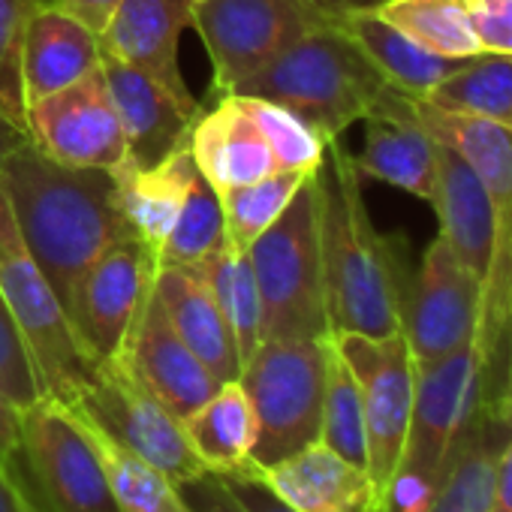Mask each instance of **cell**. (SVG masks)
<instances>
[{
  "label": "cell",
  "instance_id": "6da1fadb",
  "mask_svg": "<svg viewBox=\"0 0 512 512\" xmlns=\"http://www.w3.org/2000/svg\"><path fill=\"white\" fill-rule=\"evenodd\" d=\"M16 229L64 308L85 269L127 232L118 211L115 172L55 163L22 142L0 166Z\"/></svg>",
  "mask_w": 512,
  "mask_h": 512
},
{
  "label": "cell",
  "instance_id": "7a4b0ae2",
  "mask_svg": "<svg viewBox=\"0 0 512 512\" xmlns=\"http://www.w3.org/2000/svg\"><path fill=\"white\" fill-rule=\"evenodd\" d=\"M320 253L332 335H398L410 272L401 247L374 226L341 139L329 142L320 169Z\"/></svg>",
  "mask_w": 512,
  "mask_h": 512
},
{
  "label": "cell",
  "instance_id": "3957f363",
  "mask_svg": "<svg viewBox=\"0 0 512 512\" xmlns=\"http://www.w3.org/2000/svg\"><path fill=\"white\" fill-rule=\"evenodd\" d=\"M482 401H491V374L479 338L443 359L416 365L410 425L380 512L428 509L446 461Z\"/></svg>",
  "mask_w": 512,
  "mask_h": 512
},
{
  "label": "cell",
  "instance_id": "277c9868",
  "mask_svg": "<svg viewBox=\"0 0 512 512\" xmlns=\"http://www.w3.org/2000/svg\"><path fill=\"white\" fill-rule=\"evenodd\" d=\"M389 88L377 67L329 22L247 79L235 94L272 100L332 142L368 118Z\"/></svg>",
  "mask_w": 512,
  "mask_h": 512
},
{
  "label": "cell",
  "instance_id": "5b68a950",
  "mask_svg": "<svg viewBox=\"0 0 512 512\" xmlns=\"http://www.w3.org/2000/svg\"><path fill=\"white\" fill-rule=\"evenodd\" d=\"M320 169L299 184L284 214L247 247L263 305V341H323L332 335L320 253Z\"/></svg>",
  "mask_w": 512,
  "mask_h": 512
},
{
  "label": "cell",
  "instance_id": "8992f818",
  "mask_svg": "<svg viewBox=\"0 0 512 512\" xmlns=\"http://www.w3.org/2000/svg\"><path fill=\"white\" fill-rule=\"evenodd\" d=\"M329 338H269L241 365L238 383L256 413L253 467H269L320 440Z\"/></svg>",
  "mask_w": 512,
  "mask_h": 512
},
{
  "label": "cell",
  "instance_id": "52a82bcc",
  "mask_svg": "<svg viewBox=\"0 0 512 512\" xmlns=\"http://www.w3.org/2000/svg\"><path fill=\"white\" fill-rule=\"evenodd\" d=\"M0 293L28 344L43 395L67 401L97 365L82 350L61 296L28 253L4 187H0Z\"/></svg>",
  "mask_w": 512,
  "mask_h": 512
},
{
  "label": "cell",
  "instance_id": "ba28073f",
  "mask_svg": "<svg viewBox=\"0 0 512 512\" xmlns=\"http://www.w3.org/2000/svg\"><path fill=\"white\" fill-rule=\"evenodd\" d=\"M332 16L305 0H199L196 34L211 61V94H235L247 79L278 61L287 49L326 28Z\"/></svg>",
  "mask_w": 512,
  "mask_h": 512
},
{
  "label": "cell",
  "instance_id": "9c48e42d",
  "mask_svg": "<svg viewBox=\"0 0 512 512\" xmlns=\"http://www.w3.org/2000/svg\"><path fill=\"white\" fill-rule=\"evenodd\" d=\"M61 404L163 470L172 482H184L205 470L187 440L184 422L142 383H136L121 362L97 365Z\"/></svg>",
  "mask_w": 512,
  "mask_h": 512
},
{
  "label": "cell",
  "instance_id": "30bf717a",
  "mask_svg": "<svg viewBox=\"0 0 512 512\" xmlns=\"http://www.w3.org/2000/svg\"><path fill=\"white\" fill-rule=\"evenodd\" d=\"M157 253L124 235L85 269L67 299L73 332L94 365L121 362L130 332L154 290Z\"/></svg>",
  "mask_w": 512,
  "mask_h": 512
},
{
  "label": "cell",
  "instance_id": "8fae6325",
  "mask_svg": "<svg viewBox=\"0 0 512 512\" xmlns=\"http://www.w3.org/2000/svg\"><path fill=\"white\" fill-rule=\"evenodd\" d=\"M22 452L52 512H121L85 425L58 398L43 395L25 410Z\"/></svg>",
  "mask_w": 512,
  "mask_h": 512
},
{
  "label": "cell",
  "instance_id": "7c38bea8",
  "mask_svg": "<svg viewBox=\"0 0 512 512\" xmlns=\"http://www.w3.org/2000/svg\"><path fill=\"white\" fill-rule=\"evenodd\" d=\"M332 341L341 359L347 362V368L353 371L362 395L365 434H368V476L383 506L410 425L416 362L401 332L389 338L332 335Z\"/></svg>",
  "mask_w": 512,
  "mask_h": 512
},
{
  "label": "cell",
  "instance_id": "4fadbf2b",
  "mask_svg": "<svg viewBox=\"0 0 512 512\" xmlns=\"http://www.w3.org/2000/svg\"><path fill=\"white\" fill-rule=\"evenodd\" d=\"M482 284L437 235L401 299V335L416 365L443 359L479 335Z\"/></svg>",
  "mask_w": 512,
  "mask_h": 512
},
{
  "label": "cell",
  "instance_id": "5bb4252c",
  "mask_svg": "<svg viewBox=\"0 0 512 512\" xmlns=\"http://www.w3.org/2000/svg\"><path fill=\"white\" fill-rule=\"evenodd\" d=\"M28 142L64 166L109 172L124 166L127 139L103 67L31 103Z\"/></svg>",
  "mask_w": 512,
  "mask_h": 512
},
{
  "label": "cell",
  "instance_id": "9a60e30c",
  "mask_svg": "<svg viewBox=\"0 0 512 512\" xmlns=\"http://www.w3.org/2000/svg\"><path fill=\"white\" fill-rule=\"evenodd\" d=\"M121 365L181 422L196 407H202L220 386V380L181 341L154 290L130 332Z\"/></svg>",
  "mask_w": 512,
  "mask_h": 512
},
{
  "label": "cell",
  "instance_id": "2e32d148",
  "mask_svg": "<svg viewBox=\"0 0 512 512\" xmlns=\"http://www.w3.org/2000/svg\"><path fill=\"white\" fill-rule=\"evenodd\" d=\"M193 22V0H121L109 16L100 49L145 73L184 103H199L178 67L181 34Z\"/></svg>",
  "mask_w": 512,
  "mask_h": 512
},
{
  "label": "cell",
  "instance_id": "e0dca14e",
  "mask_svg": "<svg viewBox=\"0 0 512 512\" xmlns=\"http://www.w3.org/2000/svg\"><path fill=\"white\" fill-rule=\"evenodd\" d=\"M362 124L365 148L353 157L356 172L431 202L437 181V139L416 118L413 97L389 88Z\"/></svg>",
  "mask_w": 512,
  "mask_h": 512
},
{
  "label": "cell",
  "instance_id": "ac0fdd59",
  "mask_svg": "<svg viewBox=\"0 0 512 512\" xmlns=\"http://www.w3.org/2000/svg\"><path fill=\"white\" fill-rule=\"evenodd\" d=\"M100 67L106 73V82H109L121 127H124L127 163L154 166L172 151L187 145L190 130L202 112L199 103L178 100L163 85L121 64L118 58L100 55Z\"/></svg>",
  "mask_w": 512,
  "mask_h": 512
},
{
  "label": "cell",
  "instance_id": "d6986e66",
  "mask_svg": "<svg viewBox=\"0 0 512 512\" xmlns=\"http://www.w3.org/2000/svg\"><path fill=\"white\" fill-rule=\"evenodd\" d=\"M187 148L196 169L217 193L281 172L238 94H217L214 103L199 112Z\"/></svg>",
  "mask_w": 512,
  "mask_h": 512
},
{
  "label": "cell",
  "instance_id": "ffe728a7",
  "mask_svg": "<svg viewBox=\"0 0 512 512\" xmlns=\"http://www.w3.org/2000/svg\"><path fill=\"white\" fill-rule=\"evenodd\" d=\"M256 473L296 512H380L368 470L320 440Z\"/></svg>",
  "mask_w": 512,
  "mask_h": 512
},
{
  "label": "cell",
  "instance_id": "44dd1931",
  "mask_svg": "<svg viewBox=\"0 0 512 512\" xmlns=\"http://www.w3.org/2000/svg\"><path fill=\"white\" fill-rule=\"evenodd\" d=\"M100 34L58 0H37L25 34V97L28 106L79 82L100 67Z\"/></svg>",
  "mask_w": 512,
  "mask_h": 512
},
{
  "label": "cell",
  "instance_id": "7402d4cb",
  "mask_svg": "<svg viewBox=\"0 0 512 512\" xmlns=\"http://www.w3.org/2000/svg\"><path fill=\"white\" fill-rule=\"evenodd\" d=\"M440 220V238L461 266L482 284L494 256V205L479 175L446 145L437 142V181L428 202Z\"/></svg>",
  "mask_w": 512,
  "mask_h": 512
},
{
  "label": "cell",
  "instance_id": "603a6c76",
  "mask_svg": "<svg viewBox=\"0 0 512 512\" xmlns=\"http://www.w3.org/2000/svg\"><path fill=\"white\" fill-rule=\"evenodd\" d=\"M154 293L181 335V341L199 356V362L220 380H238L241 356L232 329L217 308L202 272L196 266H157Z\"/></svg>",
  "mask_w": 512,
  "mask_h": 512
},
{
  "label": "cell",
  "instance_id": "cb8c5ba5",
  "mask_svg": "<svg viewBox=\"0 0 512 512\" xmlns=\"http://www.w3.org/2000/svg\"><path fill=\"white\" fill-rule=\"evenodd\" d=\"M199 169L190 157V148H178L154 166L124 163L115 169L118 211L133 238L145 241L154 253L169 235L190 184Z\"/></svg>",
  "mask_w": 512,
  "mask_h": 512
},
{
  "label": "cell",
  "instance_id": "d4e9b609",
  "mask_svg": "<svg viewBox=\"0 0 512 512\" xmlns=\"http://www.w3.org/2000/svg\"><path fill=\"white\" fill-rule=\"evenodd\" d=\"M332 25L377 67V73L413 100H425L446 76H452L464 61L440 58L407 34L383 22L374 10H353L335 16Z\"/></svg>",
  "mask_w": 512,
  "mask_h": 512
},
{
  "label": "cell",
  "instance_id": "484cf974",
  "mask_svg": "<svg viewBox=\"0 0 512 512\" xmlns=\"http://www.w3.org/2000/svg\"><path fill=\"white\" fill-rule=\"evenodd\" d=\"M512 431L503 425L491 401H482L464 434L458 437L434 500L425 512H488L497 455Z\"/></svg>",
  "mask_w": 512,
  "mask_h": 512
},
{
  "label": "cell",
  "instance_id": "4316f807",
  "mask_svg": "<svg viewBox=\"0 0 512 512\" xmlns=\"http://www.w3.org/2000/svg\"><path fill=\"white\" fill-rule=\"evenodd\" d=\"M187 440L205 470L220 476L253 467L256 413L238 380H226L217 392L184 419Z\"/></svg>",
  "mask_w": 512,
  "mask_h": 512
},
{
  "label": "cell",
  "instance_id": "83f0119b",
  "mask_svg": "<svg viewBox=\"0 0 512 512\" xmlns=\"http://www.w3.org/2000/svg\"><path fill=\"white\" fill-rule=\"evenodd\" d=\"M196 269L202 272L217 308L223 311L244 365L253 350L263 344V305L247 250L226 238L202 263H196Z\"/></svg>",
  "mask_w": 512,
  "mask_h": 512
},
{
  "label": "cell",
  "instance_id": "f1b7e54d",
  "mask_svg": "<svg viewBox=\"0 0 512 512\" xmlns=\"http://www.w3.org/2000/svg\"><path fill=\"white\" fill-rule=\"evenodd\" d=\"M371 10L440 58L473 61L482 55L470 25L467 0H380Z\"/></svg>",
  "mask_w": 512,
  "mask_h": 512
},
{
  "label": "cell",
  "instance_id": "f546056e",
  "mask_svg": "<svg viewBox=\"0 0 512 512\" xmlns=\"http://www.w3.org/2000/svg\"><path fill=\"white\" fill-rule=\"evenodd\" d=\"M425 103L512 130V58L479 55L446 76Z\"/></svg>",
  "mask_w": 512,
  "mask_h": 512
},
{
  "label": "cell",
  "instance_id": "4dcf8cb0",
  "mask_svg": "<svg viewBox=\"0 0 512 512\" xmlns=\"http://www.w3.org/2000/svg\"><path fill=\"white\" fill-rule=\"evenodd\" d=\"M76 419L85 425V431L97 449L100 467L109 479V488H112L121 512H187L175 491V482L163 470H157L136 452L124 449L121 443H115L109 434H103L97 425L85 422L82 416H76Z\"/></svg>",
  "mask_w": 512,
  "mask_h": 512
},
{
  "label": "cell",
  "instance_id": "1f68e13d",
  "mask_svg": "<svg viewBox=\"0 0 512 512\" xmlns=\"http://www.w3.org/2000/svg\"><path fill=\"white\" fill-rule=\"evenodd\" d=\"M223 241H226V220H223L220 196L199 172L187 190V199L169 235L157 247V266H196Z\"/></svg>",
  "mask_w": 512,
  "mask_h": 512
},
{
  "label": "cell",
  "instance_id": "d6a6232c",
  "mask_svg": "<svg viewBox=\"0 0 512 512\" xmlns=\"http://www.w3.org/2000/svg\"><path fill=\"white\" fill-rule=\"evenodd\" d=\"M320 443H326L341 458L368 470V434H365L362 395H359L353 371L341 359L332 338H329V356H326V395H323Z\"/></svg>",
  "mask_w": 512,
  "mask_h": 512
},
{
  "label": "cell",
  "instance_id": "836d02e7",
  "mask_svg": "<svg viewBox=\"0 0 512 512\" xmlns=\"http://www.w3.org/2000/svg\"><path fill=\"white\" fill-rule=\"evenodd\" d=\"M308 175L299 172H272L266 178H256L241 187L220 190L223 220H226V238L238 247H250V241L260 238L290 205L299 184Z\"/></svg>",
  "mask_w": 512,
  "mask_h": 512
},
{
  "label": "cell",
  "instance_id": "e575fe53",
  "mask_svg": "<svg viewBox=\"0 0 512 512\" xmlns=\"http://www.w3.org/2000/svg\"><path fill=\"white\" fill-rule=\"evenodd\" d=\"M238 97L244 109L250 112V118L256 121V127H260L263 139L269 142L281 172L311 175L326 163L329 142L314 127H308L299 115L263 97H247V94H238Z\"/></svg>",
  "mask_w": 512,
  "mask_h": 512
},
{
  "label": "cell",
  "instance_id": "d590c367",
  "mask_svg": "<svg viewBox=\"0 0 512 512\" xmlns=\"http://www.w3.org/2000/svg\"><path fill=\"white\" fill-rule=\"evenodd\" d=\"M37 0H0V118L28 136L25 34Z\"/></svg>",
  "mask_w": 512,
  "mask_h": 512
},
{
  "label": "cell",
  "instance_id": "8d00e7d4",
  "mask_svg": "<svg viewBox=\"0 0 512 512\" xmlns=\"http://www.w3.org/2000/svg\"><path fill=\"white\" fill-rule=\"evenodd\" d=\"M0 389L19 407H31L43 398V383L28 353V344L10 314V305L0 293Z\"/></svg>",
  "mask_w": 512,
  "mask_h": 512
},
{
  "label": "cell",
  "instance_id": "74e56055",
  "mask_svg": "<svg viewBox=\"0 0 512 512\" xmlns=\"http://www.w3.org/2000/svg\"><path fill=\"white\" fill-rule=\"evenodd\" d=\"M467 13L482 55L512 58V0H467Z\"/></svg>",
  "mask_w": 512,
  "mask_h": 512
},
{
  "label": "cell",
  "instance_id": "f35d334b",
  "mask_svg": "<svg viewBox=\"0 0 512 512\" xmlns=\"http://www.w3.org/2000/svg\"><path fill=\"white\" fill-rule=\"evenodd\" d=\"M175 491L187 512H250L214 470H202L184 482H175Z\"/></svg>",
  "mask_w": 512,
  "mask_h": 512
},
{
  "label": "cell",
  "instance_id": "ab89813d",
  "mask_svg": "<svg viewBox=\"0 0 512 512\" xmlns=\"http://www.w3.org/2000/svg\"><path fill=\"white\" fill-rule=\"evenodd\" d=\"M0 512H52L34 488L25 461L0 464Z\"/></svg>",
  "mask_w": 512,
  "mask_h": 512
},
{
  "label": "cell",
  "instance_id": "60d3db41",
  "mask_svg": "<svg viewBox=\"0 0 512 512\" xmlns=\"http://www.w3.org/2000/svg\"><path fill=\"white\" fill-rule=\"evenodd\" d=\"M226 485L232 488V494L250 509V512H296L290 503H284L263 479L256 473V467L238 470V473H226L223 476Z\"/></svg>",
  "mask_w": 512,
  "mask_h": 512
},
{
  "label": "cell",
  "instance_id": "b9f144b4",
  "mask_svg": "<svg viewBox=\"0 0 512 512\" xmlns=\"http://www.w3.org/2000/svg\"><path fill=\"white\" fill-rule=\"evenodd\" d=\"M22 422H25V407H19L4 389H0V464L25 461Z\"/></svg>",
  "mask_w": 512,
  "mask_h": 512
},
{
  "label": "cell",
  "instance_id": "7bdbcfd3",
  "mask_svg": "<svg viewBox=\"0 0 512 512\" xmlns=\"http://www.w3.org/2000/svg\"><path fill=\"white\" fill-rule=\"evenodd\" d=\"M491 404L503 425L512 431V305L506 317V332H503V347H500V365H497V389L491 392Z\"/></svg>",
  "mask_w": 512,
  "mask_h": 512
},
{
  "label": "cell",
  "instance_id": "ee69618b",
  "mask_svg": "<svg viewBox=\"0 0 512 512\" xmlns=\"http://www.w3.org/2000/svg\"><path fill=\"white\" fill-rule=\"evenodd\" d=\"M488 512H512V434L506 437V443L497 455Z\"/></svg>",
  "mask_w": 512,
  "mask_h": 512
},
{
  "label": "cell",
  "instance_id": "f6af8a7d",
  "mask_svg": "<svg viewBox=\"0 0 512 512\" xmlns=\"http://www.w3.org/2000/svg\"><path fill=\"white\" fill-rule=\"evenodd\" d=\"M58 4H64L70 13H76L91 31L103 34L109 16L115 13V7L121 4V0H58Z\"/></svg>",
  "mask_w": 512,
  "mask_h": 512
},
{
  "label": "cell",
  "instance_id": "bcb514c9",
  "mask_svg": "<svg viewBox=\"0 0 512 512\" xmlns=\"http://www.w3.org/2000/svg\"><path fill=\"white\" fill-rule=\"evenodd\" d=\"M305 4H311L314 10L326 13V16H344V13H353V10H371L377 7L380 0H305Z\"/></svg>",
  "mask_w": 512,
  "mask_h": 512
},
{
  "label": "cell",
  "instance_id": "7dc6e473",
  "mask_svg": "<svg viewBox=\"0 0 512 512\" xmlns=\"http://www.w3.org/2000/svg\"><path fill=\"white\" fill-rule=\"evenodd\" d=\"M25 139H28L25 133H19L16 127H10L4 118H0V166H4V160L10 157V151H13V148H19Z\"/></svg>",
  "mask_w": 512,
  "mask_h": 512
},
{
  "label": "cell",
  "instance_id": "c3c4849f",
  "mask_svg": "<svg viewBox=\"0 0 512 512\" xmlns=\"http://www.w3.org/2000/svg\"><path fill=\"white\" fill-rule=\"evenodd\" d=\"M193 4H199V0H193Z\"/></svg>",
  "mask_w": 512,
  "mask_h": 512
}]
</instances>
